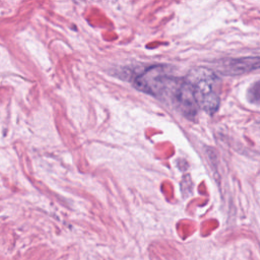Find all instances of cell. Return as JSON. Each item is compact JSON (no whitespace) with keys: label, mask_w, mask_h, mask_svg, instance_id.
<instances>
[{"label":"cell","mask_w":260,"mask_h":260,"mask_svg":"<svg viewBox=\"0 0 260 260\" xmlns=\"http://www.w3.org/2000/svg\"><path fill=\"white\" fill-rule=\"evenodd\" d=\"M192 84L198 107L208 114L215 113L219 106V96L214 89L218 81L216 75L207 68H196L187 78Z\"/></svg>","instance_id":"1"},{"label":"cell","mask_w":260,"mask_h":260,"mask_svg":"<svg viewBox=\"0 0 260 260\" xmlns=\"http://www.w3.org/2000/svg\"><path fill=\"white\" fill-rule=\"evenodd\" d=\"M174 77L167 72V67L161 65H153L146 68L143 72L134 78V86L145 93L160 96L168 93Z\"/></svg>","instance_id":"2"},{"label":"cell","mask_w":260,"mask_h":260,"mask_svg":"<svg viewBox=\"0 0 260 260\" xmlns=\"http://www.w3.org/2000/svg\"><path fill=\"white\" fill-rule=\"evenodd\" d=\"M171 92L173 102L178 110L187 118L194 119L199 107L190 81L188 79H178L174 77L168 93Z\"/></svg>","instance_id":"3"},{"label":"cell","mask_w":260,"mask_h":260,"mask_svg":"<svg viewBox=\"0 0 260 260\" xmlns=\"http://www.w3.org/2000/svg\"><path fill=\"white\" fill-rule=\"evenodd\" d=\"M259 66V58L258 57H245L239 59H231L225 61L222 64V72L224 74L237 75L243 74L254 69H257Z\"/></svg>","instance_id":"4"},{"label":"cell","mask_w":260,"mask_h":260,"mask_svg":"<svg viewBox=\"0 0 260 260\" xmlns=\"http://www.w3.org/2000/svg\"><path fill=\"white\" fill-rule=\"evenodd\" d=\"M248 98L250 102L254 104H258L259 101V82L256 81L248 90Z\"/></svg>","instance_id":"5"}]
</instances>
